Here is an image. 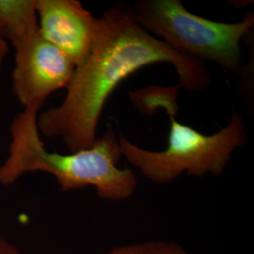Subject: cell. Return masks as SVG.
I'll list each match as a JSON object with an SVG mask.
<instances>
[{"mask_svg": "<svg viewBox=\"0 0 254 254\" xmlns=\"http://www.w3.org/2000/svg\"><path fill=\"white\" fill-rule=\"evenodd\" d=\"M102 29L91 55L76 67L61 105L40 112V135L60 138L70 153L90 148L96 140L102 111L110 94L129 75L158 63L173 65L178 87L204 91L212 81L204 63L175 51L139 25L133 9L117 4L103 16Z\"/></svg>", "mask_w": 254, "mask_h": 254, "instance_id": "cell-1", "label": "cell"}, {"mask_svg": "<svg viewBox=\"0 0 254 254\" xmlns=\"http://www.w3.org/2000/svg\"><path fill=\"white\" fill-rule=\"evenodd\" d=\"M42 107L25 108L12 120L9 154L0 166V184L9 186L27 173L43 172L53 175L62 190L93 187L104 200L131 198L138 179L133 171L117 167L122 152L114 129L108 127L88 149L67 154L51 153L41 140L37 127Z\"/></svg>", "mask_w": 254, "mask_h": 254, "instance_id": "cell-2", "label": "cell"}, {"mask_svg": "<svg viewBox=\"0 0 254 254\" xmlns=\"http://www.w3.org/2000/svg\"><path fill=\"white\" fill-rule=\"evenodd\" d=\"M160 94L157 105L166 109L171 121L167 148L160 152L145 150L120 133L122 156L157 184L171 183L183 173L197 177L222 174L233 153L248 139L242 116L234 112L225 127L207 136L177 121L175 96L170 98L166 92Z\"/></svg>", "mask_w": 254, "mask_h": 254, "instance_id": "cell-3", "label": "cell"}, {"mask_svg": "<svg viewBox=\"0 0 254 254\" xmlns=\"http://www.w3.org/2000/svg\"><path fill=\"white\" fill-rule=\"evenodd\" d=\"M139 25L181 54L243 73L240 43L254 28V13L238 23H222L193 14L179 0H139L132 7Z\"/></svg>", "mask_w": 254, "mask_h": 254, "instance_id": "cell-4", "label": "cell"}, {"mask_svg": "<svg viewBox=\"0 0 254 254\" xmlns=\"http://www.w3.org/2000/svg\"><path fill=\"white\" fill-rule=\"evenodd\" d=\"M14 49L12 92L24 109L44 106L50 94L68 87L75 66L41 32Z\"/></svg>", "mask_w": 254, "mask_h": 254, "instance_id": "cell-5", "label": "cell"}, {"mask_svg": "<svg viewBox=\"0 0 254 254\" xmlns=\"http://www.w3.org/2000/svg\"><path fill=\"white\" fill-rule=\"evenodd\" d=\"M40 32L47 42L80 66L91 55L102 29L95 17L77 0H36Z\"/></svg>", "mask_w": 254, "mask_h": 254, "instance_id": "cell-6", "label": "cell"}, {"mask_svg": "<svg viewBox=\"0 0 254 254\" xmlns=\"http://www.w3.org/2000/svg\"><path fill=\"white\" fill-rule=\"evenodd\" d=\"M40 33L36 0H0V39L20 46Z\"/></svg>", "mask_w": 254, "mask_h": 254, "instance_id": "cell-7", "label": "cell"}, {"mask_svg": "<svg viewBox=\"0 0 254 254\" xmlns=\"http://www.w3.org/2000/svg\"><path fill=\"white\" fill-rule=\"evenodd\" d=\"M105 254H194L175 242L149 240L141 243L117 246Z\"/></svg>", "mask_w": 254, "mask_h": 254, "instance_id": "cell-8", "label": "cell"}, {"mask_svg": "<svg viewBox=\"0 0 254 254\" xmlns=\"http://www.w3.org/2000/svg\"><path fill=\"white\" fill-rule=\"evenodd\" d=\"M0 254H22L18 248L0 235Z\"/></svg>", "mask_w": 254, "mask_h": 254, "instance_id": "cell-9", "label": "cell"}, {"mask_svg": "<svg viewBox=\"0 0 254 254\" xmlns=\"http://www.w3.org/2000/svg\"><path fill=\"white\" fill-rule=\"evenodd\" d=\"M9 53V45L6 41L0 39V73H1V68L2 64L6 58V56Z\"/></svg>", "mask_w": 254, "mask_h": 254, "instance_id": "cell-10", "label": "cell"}]
</instances>
